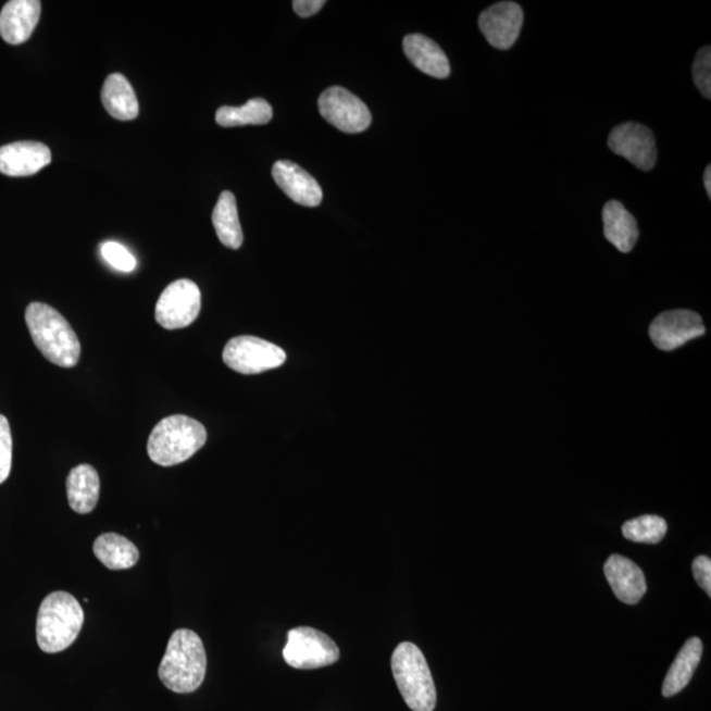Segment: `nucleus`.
Wrapping results in <instances>:
<instances>
[{"label": "nucleus", "mask_w": 711, "mask_h": 711, "mask_svg": "<svg viewBox=\"0 0 711 711\" xmlns=\"http://www.w3.org/2000/svg\"><path fill=\"white\" fill-rule=\"evenodd\" d=\"M205 671L208 657L199 635L187 628L174 632L160 664L161 683L174 694H192L203 684Z\"/></svg>", "instance_id": "1"}, {"label": "nucleus", "mask_w": 711, "mask_h": 711, "mask_svg": "<svg viewBox=\"0 0 711 711\" xmlns=\"http://www.w3.org/2000/svg\"><path fill=\"white\" fill-rule=\"evenodd\" d=\"M26 322L35 346L43 358L61 367L78 364V336L58 310L46 303H30L26 310Z\"/></svg>", "instance_id": "2"}, {"label": "nucleus", "mask_w": 711, "mask_h": 711, "mask_svg": "<svg viewBox=\"0 0 711 711\" xmlns=\"http://www.w3.org/2000/svg\"><path fill=\"white\" fill-rule=\"evenodd\" d=\"M85 614L83 607L66 591H53L43 598L36 622L37 645L42 652L65 651L78 638Z\"/></svg>", "instance_id": "3"}, {"label": "nucleus", "mask_w": 711, "mask_h": 711, "mask_svg": "<svg viewBox=\"0 0 711 711\" xmlns=\"http://www.w3.org/2000/svg\"><path fill=\"white\" fill-rule=\"evenodd\" d=\"M208 441V432L201 422L186 415L164 417L148 439V454L153 463L173 466L195 457Z\"/></svg>", "instance_id": "4"}, {"label": "nucleus", "mask_w": 711, "mask_h": 711, "mask_svg": "<svg viewBox=\"0 0 711 711\" xmlns=\"http://www.w3.org/2000/svg\"><path fill=\"white\" fill-rule=\"evenodd\" d=\"M391 671L404 702L413 711H434L436 688L423 652L414 644L403 641L391 657Z\"/></svg>", "instance_id": "5"}, {"label": "nucleus", "mask_w": 711, "mask_h": 711, "mask_svg": "<svg viewBox=\"0 0 711 711\" xmlns=\"http://www.w3.org/2000/svg\"><path fill=\"white\" fill-rule=\"evenodd\" d=\"M284 659L292 669L317 670L333 665L340 658L339 647L328 635L313 627L290 629Z\"/></svg>", "instance_id": "6"}, {"label": "nucleus", "mask_w": 711, "mask_h": 711, "mask_svg": "<svg viewBox=\"0 0 711 711\" xmlns=\"http://www.w3.org/2000/svg\"><path fill=\"white\" fill-rule=\"evenodd\" d=\"M223 361L230 370L241 374H260L285 364L283 348L254 336H237L223 351Z\"/></svg>", "instance_id": "7"}, {"label": "nucleus", "mask_w": 711, "mask_h": 711, "mask_svg": "<svg viewBox=\"0 0 711 711\" xmlns=\"http://www.w3.org/2000/svg\"><path fill=\"white\" fill-rule=\"evenodd\" d=\"M201 290L190 279L174 280L155 304V322L165 329L189 327L201 313Z\"/></svg>", "instance_id": "8"}, {"label": "nucleus", "mask_w": 711, "mask_h": 711, "mask_svg": "<svg viewBox=\"0 0 711 711\" xmlns=\"http://www.w3.org/2000/svg\"><path fill=\"white\" fill-rule=\"evenodd\" d=\"M321 115L346 134H360L370 128L372 115L366 104L342 87L324 90L320 98Z\"/></svg>", "instance_id": "9"}, {"label": "nucleus", "mask_w": 711, "mask_h": 711, "mask_svg": "<svg viewBox=\"0 0 711 711\" xmlns=\"http://www.w3.org/2000/svg\"><path fill=\"white\" fill-rule=\"evenodd\" d=\"M611 152L622 155L640 171H651L657 165L658 151L653 133L644 124H620L609 135Z\"/></svg>", "instance_id": "10"}, {"label": "nucleus", "mask_w": 711, "mask_h": 711, "mask_svg": "<svg viewBox=\"0 0 711 711\" xmlns=\"http://www.w3.org/2000/svg\"><path fill=\"white\" fill-rule=\"evenodd\" d=\"M704 335L702 317L689 310H672L654 317L650 338L661 351L671 352Z\"/></svg>", "instance_id": "11"}, {"label": "nucleus", "mask_w": 711, "mask_h": 711, "mask_svg": "<svg viewBox=\"0 0 711 711\" xmlns=\"http://www.w3.org/2000/svg\"><path fill=\"white\" fill-rule=\"evenodd\" d=\"M523 10L514 2H500L486 9L478 18V26L491 47L508 51L520 37Z\"/></svg>", "instance_id": "12"}, {"label": "nucleus", "mask_w": 711, "mask_h": 711, "mask_svg": "<svg viewBox=\"0 0 711 711\" xmlns=\"http://www.w3.org/2000/svg\"><path fill=\"white\" fill-rule=\"evenodd\" d=\"M51 149L37 141H17L0 148V173L28 177L51 164Z\"/></svg>", "instance_id": "13"}, {"label": "nucleus", "mask_w": 711, "mask_h": 711, "mask_svg": "<svg viewBox=\"0 0 711 711\" xmlns=\"http://www.w3.org/2000/svg\"><path fill=\"white\" fill-rule=\"evenodd\" d=\"M279 189L292 201L305 208H316L323 198L317 180L291 161H277L272 170Z\"/></svg>", "instance_id": "14"}, {"label": "nucleus", "mask_w": 711, "mask_h": 711, "mask_svg": "<svg viewBox=\"0 0 711 711\" xmlns=\"http://www.w3.org/2000/svg\"><path fill=\"white\" fill-rule=\"evenodd\" d=\"M603 571L611 589L621 602L635 604L646 595L645 573L633 560L621 554H611Z\"/></svg>", "instance_id": "15"}, {"label": "nucleus", "mask_w": 711, "mask_h": 711, "mask_svg": "<svg viewBox=\"0 0 711 711\" xmlns=\"http://www.w3.org/2000/svg\"><path fill=\"white\" fill-rule=\"evenodd\" d=\"M40 14L39 0H11L0 12V37L11 46H21L33 36Z\"/></svg>", "instance_id": "16"}, {"label": "nucleus", "mask_w": 711, "mask_h": 711, "mask_svg": "<svg viewBox=\"0 0 711 711\" xmlns=\"http://www.w3.org/2000/svg\"><path fill=\"white\" fill-rule=\"evenodd\" d=\"M403 51L416 68L434 78L445 79L451 74V66L442 49L428 37L408 35L403 39Z\"/></svg>", "instance_id": "17"}, {"label": "nucleus", "mask_w": 711, "mask_h": 711, "mask_svg": "<svg viewBox=\"0 0 711 711\" xmlns=\"http://www.w3.org/2000/svg\"><path fill=\"white\" fill-rule=\"evenodd\" d=\"M602 220L603 234L608 241L622 253L632 252L639 239V228L625 205L619 201L608 202L602 211Z\"/></svg>", "instance_id": "18"}, {"label": "nucleus", "mask_w": 711, "mask_h": 711, "mask_svg": "<svg viewBox=\"0 0 711 711\" xmlns=\"http://www.w3.org/2000/svg\"><path fill=\"white\" fill-rule=\"evenodd\" d=\"M66 491L68 504L76 513H91L101 492V479L96 467L89 464L73 467L66 479Z\"/></svg>", "instance_id": "19"}, {"label": "nucleus", "mask_w": 711, "mask_h": 711, "mask_svg": "<svg viewBox=\"0 0 711 711\" xmlns=\"http://www.w3.org/2000/svg\"><path fill=\"white\" fill-rule=\"evenodd\" d=\"M102 103L105 111L117 121H134L139 115V101L128 79L121 73L111 74L102 89Z\"/></svg>", "instance_id": "20"}, {"label": "nucleus", "mask_w": 711, "mask_h": 711, "mask_svg": "<svg viewBox=\"0 0 711 711\" xmlns=\"http://www.w3.org/2000/svg\"><path fill=\"white\" fill-rule=\"evenodd\" d=\"M702 651L701 639L690 638L685 641L682 651L678 652L664 678L663 689H661L664 697H673L686 688L700 664Z\"/></svg>", "instance_id": "21"}, {"label": "nucleus", "mask_w": 711, "mask_h": 711, "mask_svg": "<svg viewBox=\"0 0 711 711\" xmlns=\"http://www.w3.org/2000/svg\"><path fill=\"white\" fill-rule=\"evenodd\" d=\"M92 550L97 559L111 571L129 570L140 559L134 542L114 533L98 536Z\"/></svg>", "instance_id": "22"}, {"label": "nucleus", "mask_w": 711, "mask_h": 711, "mask_svg": "<svg viewBox=\"0 0 711 711\" xmlns=\"http://www.w3.org/2000/svg\"><path fill=\"white\" fill-rule=\"evenodd\" d=\"M212 223L223 246L239 249L245 240L237 212L236 199L233 192L223 191L212 212Z\"/></svg>", "instance_id": "23"}, {"label": "nucleus", "mask_w": 711, "mask_h": 711, "mask_svg": "<svg viewBox=\"0 0 711 711\" xmlns=\"http://www.w3.org/2000/svg\"><path fill=\"white\" fill-rule=\"evenodd\" d=\"M272 117V105L261 98L251 99L240 108L224 105L216 111L215 116L222 127L264 126Z\"/></svg>", "instance_id": "24"}, {"label": "nucleus", "mask_w": 711, "mask_h": 711, "mask_svg": "<svg viewBox=\"0 0 711 711\" xmlns=\"http://www.w3.org/2000/svg\"><path fill=\"white\" fill-rule=\"evenodd\" d=\"M666 522L658 515H641L627 521L622 526V534L629 541L658 545L666 534Z\"/></svg>", "instance_id": "25"}, {"label": "nucleus", "mask_w": 711, "mask_h": 711, "mask_svg": "<svg viewBox=\"0 0 711 711\" xmlns=\"http://www.w3.org/2000/svg\"><path fill=\"white\" fill-rule=\"evenodd\" d=\"M101 253L103 259L116 271L129 273L136 267L134 254L116 241L103 242Z\"/></svg>", "instance_id": "26"}, {"label": "nucleus", "mask_w": 711, "mask_h": 711, "mask_svg": "<svg viewBox=\"0 0 711 711\" xmlns=\"http://www.w3.org/2000/svg\"><path fill=\"white\" fill-rule=\"evenodd\" d=\"M694 79L697 89L707 99L711 98V49L703 47L694 62Z\"/></svg>", "instance_id": "27"}, {"label": "nucleus", "mask_w": 711, "mask_h": 711, "mask_svg": "<svg viewBox=\"0 0 711 711\" xmlns=\"http://www.w3.org/2000/svg\"><path fill=\"white\" fill-rule=\"evenodd\" d=\"M12 466V435L8 417L0 415V484L9 478Z\"/></svg>", "instance_id": "28"}, {"label": "nucleus", "mask_w": 711, "mask_h": 711, "mask_svg": "<svg viewBox=\"0 0 711 711\" xmlns=\"http://www.w3.org/2000/svg\"><path fill=\"white\" fill-rule=\"evenodd\" d=\"M698 585L711 596V560L708 557H698L691 565Z\"/></svg>", "instance_id": "29"}, {"label": "nucleus", "mask_w": 711, "mask_h": 711, "mask_svg": "<svg viewBox=\"0 0 711 711\" xmlns=\"http://www.w3.org/2000/svg\"><path fill=\"white\" fill-rule=\"evenodd\" d=\"M324 4L326 2H323V0H296V2H292V9H295L298 16L310 17L317 14Z\"/></svg>", "instance_id": "30"}, {"label": "nucleus", "mask_w": 711, "mask_h": 711, "mask_svg": "<svg viewBox=\"0 0 711 711\" xmlns=\"http://www.w3.org/2000/svg\"><path fill=\"white\" fill-rule=\"evenodd\" d=\"M703 184H704V189H707L708 191L709 198H711V166L710 165L707 167V171H704Z\"/></svg>", "instance_id": "31"}]
</instances>
